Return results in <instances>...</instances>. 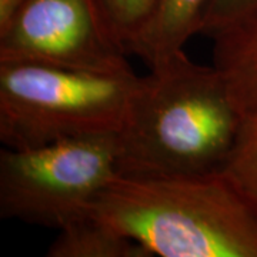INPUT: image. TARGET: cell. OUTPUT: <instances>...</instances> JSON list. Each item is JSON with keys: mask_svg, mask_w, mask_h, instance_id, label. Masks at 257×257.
<instances>
[{"mask_svg": "<svg viewBox=\"0 0 257 257\" xmlns=\"http://www.w3.org/2000/svg\"><path fill=\"white\" fill-rule=\"evenodd\" d=\"M140 77L126 123L117 135L119 175H202L224 170L246 113L213 66L184 50L150 66Z\"/></svg>", "mask_w": 257, "mask_h": 257, "instance_id": "1", "label": "cell"}, {"mask_svg": "<svg viewBox=\"0 0 257 257\" xmlns=\"http://www.w3.org/2000/svg\"><path fill=\"white\" fill-rule=\"evenodd\" d=\"M89 214L150 256L257 257V200L226 170L117 175Z\"/></svg>", "mask_w": 257, "mask_h": 257, "instance_id": "2", "label": "cell"}, {"mask_svg": "<svg viewBox=\"0 0 257 257\" xmlns=\"http://www.w3.org/2000/svg\"><path fill=\"white\" fill-rule=\"evenodd\" d=\"M140 77L0 62V140L30 149L66 139L119 135Z\"/></svg>", "mask_w": 257, "mask_h": 257, "instance_id": "3", "label": "cell"}, {"mask_svg": "<svg viewBox=\"0 0 257 257\" xmlns=\"http://www.w3.org/2000/svg\"><path fill=\"white\" fill-rule=\"evenodd\" d=\"M119 175L117 135L0 152V216L62 230Z\"/></svg>", "mask_w": 257, "mask_h": 257, "instance_id": "4", "label": "cell"}, {"mask_svg": "<svg viewBox=\"0 0 257 257\" xmlns=\"http://www.w3.org/2000/svg\"><path fill=\"white\" fill-rule=\"evenodd\" d=\"M123 55L94 0H25L0 32V62L121 72Z\"/></svg>", "mask_w": 257, "mask_h": 257, "instance_id": "5", "label": "cell"}, {"mask_svg": "<svg viewBox=\"0 0 257 257\" xmlns=\"http://www.w3.org/2000/svg\"><path fill=\"white\" fill-rule=\"evenodd\" d=\"M209 3L210 0H159L155 18L133 52L150 66L182 52L184 43L200 33Z\"/></svg>", "mask_w": 257, "mask_h": 257, "instance_id": "6", "label": "cell"}, {"mask_svg": "<svg viewBox=\"0 0 257 257\" xmlns=\"http://www.w3.org/2000/svg\"><path fill=\"white\" fill-rule=\"evenodd\" d=\"M214 66L244 113L257 109V16L214 37Z\"/></svg>", "mask_w": 257, "mask_h": 257, "instance_id": "7", "label": "cell"}, {"mask_svg": "<svg viewBox=\"0 0 257 257\" xmlns=\"http://www.w3.org/2000/svg\"><path fill=\"white\" fill-rule=\"evenodd\" d=\"M49 257H150L136 241L116 233L89 213L62 230Z\"/></svg>", "mask_w": 257, "mask_h": 257, "instance_id": "8", "label": "cell"}, {"mask_svg": "<svg viewBox=\"0 0 257 257\" xmlns=\"http://www.w3.org/2000/svg\"><path fill=\"white\" fill-rule=\"evenodd\" d=\"M120 47L133 52L155 18L159 0H94Z\"/></svg>", "mask_w": 257, "mask_h": 257, "instance_id": "9", "label": "cell"}, {"mask_svg": "<svg viewBox=\"0 0 257 257\" xmlns=\"http://www.w3.org/2000/svg\"><path fill=\"white\" fill-rule=\"evenodd\" d=\"M257 200V109L247 111L224 169Z\"/></svg>", "mask_w": 257, "mask_h": 257, "instance_id": "10", "label": "cell"}, {"mask_svg": "<svg viewBox=\"0 0 257 257\" xmlns=\"http://www.w3.org/2000/svg\"><path fill=\"white\" fill-rule=\"evenodd\" d=\"M257 16V0H210L200 35L217 37Z\"/></svg>", "mask_w": 257, "mask_h": 257, "instance_id": "11", "label": "cell"}, {"mask_svg": "<svg viewBox=\"0 0 257 257\" xmlns=\"http://www.w3.org/2000/svg\"><path fill=\"white\" fill-rule=\"evenodd\" d=\"M25 0H0V32L9 26Z\"/></svg>", "mask_w": 257, "mask_h": 257, "instance_id": "12", "label": "cell"}]
</instances>
